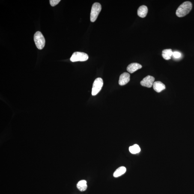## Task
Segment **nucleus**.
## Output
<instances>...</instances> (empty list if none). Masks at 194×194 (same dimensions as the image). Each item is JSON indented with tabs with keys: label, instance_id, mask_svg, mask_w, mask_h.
I'll list each match as a JSON object with an SVG mask.
<instances>
[{
	"label": "nucleus",
	"instance_id": "10",
	"mask_svg": "<svg viewBox=\"0 0 194 194\" xmlns=\"http://www.w3.org/2000/svg\"><path fill=\"white\" fill-rule=\"evenodd\" d=\"M148 11V8L147 6L145 5L141 6L138 9V15L141 18L145 17L147 15Z\"/></svg>",
	"mask_w": 194,
	"mask_h": 194
},
{
	"label": "nucleus",
	"instance_id": "7",
	"mask_svg": "<svg viewBox=\"0 0 194 194\" xmlns=\"http://www.w3.org/2000/svg\"><path fill=\"white\" fill-rule=\"evenodd\" d=\"M130 81V75L128 73H123L120 76L119 84L121 86L127 84Z\"/></svg>",
	"mask_w": 194,
	"mask_h": 194
},
{
	"label": "nucleus",
	"instance_id": "5",
	"mask_svg": "<svg viewBox=\"0 0 194 194\" xmlns=\"http://www.w3.org/2000/svg\"><path fill=\"white\" fill-rule=\"evenodd\" d=\"M88 59V56L87 54L83 52H74L70 58L72 62L84 61H86Z\"/></svg>",
	"mask_w": 194,
	"mask_h": 194
},
{
	"label": "nucleus",
	"instance_id": "12",
	"mask_svg": "<svg viewBox=\"0 0 194 194\" xmlns=\"http://www.w3.org/2000/svg\"><path fill=\"white\" fill-rule=\"evenodd\" d=\"M77 187L79 190L81 192H83L86 190L88 188L86 180H82L79 182L77 184Z\"/></svg>",
	"mask_w": 194,
	"mask_h": 194
},
{
	"label": "nucleus",
	"instance_id": "13",
	"mask_svg": "<svg viewBox=\"0 0 194 194\" xmlns=\"http://www.w3.org/2000/svg\"><path fill=\"white\" fill-rule=\"evenodd\" d=\"M126 169L124 166H121L119 168L115 171L113 174V176L115 178L121 176L126 173Z\"/></svg>",
	"mask_w": 194,
	"mask_h": 194
},
{
	"label": "nucleus",
	"instance_id": "14",
	"mask_svg": "<svg viewBox=\"0 0 194 194\" xmlns=\"http://www.w3.org/2000/svg\"><path fill=\"white\" fill-rule=\"evenodd\" d=\"M129 151L132 154H136L140 152L141 148L137 144H135L129 147Z\"/></svg>",
	"mask_w": 194,
	"mask_h": 194
},
{
	"label": "nucleus",
	"instance_id": "9",
	"mask_svg": "<svg viewBox=\"0 0 194 194\" xmlns=\"http://www.w3.org/2000/svg\"><path fill=\"white\" fill-rule=\"evenodd\" d=\"M153 88L155 91L160 93L165 89V86L164 84L160 81H156L153 84Z\"/></svg>",
	"mask_w": 194,
	"mask_h": 194
},
{
	"label": "nucleus",
	"instance_id": "16",
	"mask_svg": "<svg viewBox=\"0 0 194 194\" xmlns=\"http://www.w3.org/2000/svg\"><path fill=\"white\" fill-rule=\"evenodd\" d=\"M173 56L175 58H179L181 57V54L179 52H173Z\"/></svg>",
	"mask_w": 194,
	"mask_h": 194
},
{
	"label": "nucleus",
	"instance_id": "8",
	"mask_svg": "<svg viewBox=\"0 0 194 194\" xmlns=\"http://www.w3.org/2000/svg\"><path fill=\"white\" fill-rule=\"evenodd\" d=\"M142 66L140 64L137 63H133L129 64L127 67L128 72L130 73H132L136 72L138 70L142 68Z\"/></svg>",
	"mask_w": 194,
	"mask_h": 194
},
{
	"label": "nucleus",
	"instance_id": "2",
	"mask_svg": "<svg viewBox=\"0 0 194 194\" xmlns=\"http://www.w3.org/2000/svg\"><path fill=\"white\" fill-rule=\"evenodd\" d=\"M34 40L36 46L39 49L41 50L44 48L46 40L43 35L40 31H37L34 36Z\"/></svg>",
	"mask_w": 194,
	"mask_h": 194
},
{
	"label": "nucleus",
	"instance_id": "15",
	"mask_svg": "<svg viewBox=\"0 0 194 194\" xmlns=\"http://www.w3.org/2000/svg\"><path fill=\"white\" fill-rule=\"evenodd\" d=\"M60 1V0H50V3L52 6L54 7L57 5Z\"/></svg>",
	"mask_w": 194,
	"mask_h": 194
},
{
	"label": "nucleus",
	"instance_id": "6",
	"mask_svg": "<svg viewBox=\"0 0 194 194\" xmlns=\"http://www.w3.org/2000/svg\"><path fill=\"white\" fill-rule=\"evenodd\" d=\"M155 79V78L153 76H147L141 81V85L143 86L151 88L154 84Z\"/></svg>",
	"mask_w": 194,
	"mask_h": 194
},
{
	"label": "nucleus",
	"instance_id": "11",
	"mask_svg": "<svg viewBox=\"0 0 194 194\" xmlns=\"http://www.w3.org/2000/svg\"><path fill=\"white\" fill-rule=\"evenodd\" d=\"M173 52L171 49H166L162 51V55L165 59L169 60L173 56Z\"/></svg>",
	"mask_w": 194,
	"mask_h": 194
},
{
	"label": "nucleus",
	"instance_id": "4",
	"mask_svg": "<svg viewBox=\"0 0 194 194\" xmlns=\"http://www.w3.org/2000/svg\"><path fill=\"white\" fill-rule=\"evenodd\" d=\"M103 85V79L101 78H97L93 83L92 95L93 96H95L98 94L101 90Z\"/></svg>",
	"mask_w": 194,
	"mask_h": 194
},
{
	"label": "nucleus",
	"instance_id": "1",
	"mask_svg": "<svg viewBox=\"0 0 194 194\" xmlns=\"http://www.w3.org/2000/svg\"><path fill=\"white\" fill-rule=\"evenodd\" d=\"M192 8L191 2L189 1H185L178 7L176 12V14L178 17H183L190 12Z\"/></svg>",
	"mask_w": 194,
	"mask_h": 194
},
{
	"label": "nucleus",
	"instance_id": "3",
	"mask_svg": "<svg viewBox=\"0 0 194 194\" xmlns=\"http://www.w3.org/2000/svg\"><path fill=\"white\" fill-rule=\"evenodd\" d=\"M101 10V6L99 3H95L93 4L90 13V21L94 22L97 20L98 16Z\"/></svg>",
	"mask_w": 194,
	"mask_h": 194
}]
</instances>
